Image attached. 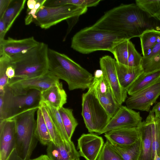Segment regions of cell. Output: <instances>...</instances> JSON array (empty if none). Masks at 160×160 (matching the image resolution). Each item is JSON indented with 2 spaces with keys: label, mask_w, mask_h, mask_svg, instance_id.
<instances>
[{
  "label": "cell",
  "mask_w": 160,
  "mask_h": 160,
  "mask_svg": "<svg viewBox=\"0 0 160 160\" xmlns=\"http://www.w3.org/2000/svg\"><path fill=\"white\" fill-rule=\"evenodd\" d=\"M87 10V7L72 4L53 7L43 5L37 12L33 22L46 29L64 20L79 17Z\"/></svg>",
  "instance_id": "7"
},
{
  "label": "cell",
  "mask_w": 160,
  "mask_h": 160,
  "mask_svg": "<svg viewBox=\"0 0 160 160\" xmlns=\"http://www.w3.org/2000/svg\"><path fill=\"white\" fill-rule=\"evenodd\" d=\"M82 115L86 127L90 133L99 134L111 118L96 97L92 84L82 95Z\"/></svg>",
  "instance_id": "6"
},
{
  "label": "cell",
  "mask_w": 160,
  "mask_h": 160,
  "mask_svg": "<svg viewBox=\"0 0 160 160\" xmlns=\"http://www.w3.org/2000/svg\"><path fill=\"white\" fill-rule=\"evenodd\" d=\"M29 160H51L48 156L47 155H42L39 157Z\"/></svg>",
  "instance_id": "43"
},
{
  "label": "cell",
  "mask_w": 160,
  "mask_h": 160,
  "mask_svg": "<svg viewBox=\"0 0 160 160\" xmlns=\"http://www.w3.org/2000/svg\"><path fill=\"white\" fill-rule=\"evenodd\" d=\"M160 96V79L130 96L125 101L126 106L131 109L149 112L151 107Z\"/></svg>",
  "instance_id": "9"
},
{
  "label": "cell",
  "mask_w": 160,
  "mask_h": 160,
  "mask_svg": "<svg viewBox=\"0 0 160 160\" xmlns=\"http://www.w3.org/2000/svg\"><path fill=\"white\" fill-rule=\"evenodd\" d=\"M139 112L121 105L104 129L99 134L119 128L139 127L142 122Z\"/></svg>",
  "instance_id": "11"
},
{
  "label": "cell",
  "mask_w": 160,
  "mask_h": 160,
  "mask_svg": "<svg viewBox=\"0 0 160 160\" xmlns=\"http://www.w3.org/2000/svg\"><path fill=\"white\" fill-rule=\"evenodd\" d=\"M116 60L109 55L101 58L99 64L102 74L107 80L114 98L120 105L125 102L127 96V91L121 86L117 75Z\"/></svg>",
  "instance_id": "10"
},
{
  "label": "cell",
  "mask_w": 160,
  "mask_h": 160,
  "mask_svg": "<svg viewBox=\"0 0 160 160\" xmlns=\"http://www.w3.org/2000/svg\"><path fill=\"white\" fill-rule=\"evenodd\" d=\"M41 92L31 89L24 94L15 95L8 86L0 94V121L10 118L29 109L39 106Z\"/></svg>",
  "instance_id": "5"
},
{
  "label": "cell",
  "mask_w": 160,
  "mask_h": 160,
  "mask_svg": "<svg viewBox=\"0 0 160 160\" xmlns=\"http://www.w3.org/2000/svg\"><path fill=\"white\" fill-rule=\"evenodd\" d=\"M95 95L101 105L111 118L121 105L118 102L112 91L103 95Z\"/></svg>",
  "instance_id": "30"
},
{
  "label": "cell",
  "mask_w": 160,
  "mask_h": 160,
  "mask_svg": "<svg viewBox=\"0 0 160 160\" xmlns=\"http://www.w3.org/2000/svg\"><path fill=\"white\" fill-rule=\"evenodd\" d=\"M62 122L69 138H71L78 123L73 113L72 109L62 107L58 109Z\"/></svg>",
  "instance_id": "27"
},
{
  "label": "cell",
  "mask_w": 160,
  "mask_h": 160,
  "mask_svg": "<svg viewBox=\"0 0 160 160\" xmlns=\"http://www.w3.org/2000/svg\"><path fill=\"white\" fill-rule=\"evenodd\" d=\"M110 143L123 160H139L141 149V137L135 143L130 145L124 146Z\"/></svg>",
  "instance_id": "22"
},
{
  "label": "cell",
  "mask_w": 160,
  "mask_h": 160,
  "mask_svg": "<svg viewBox=\"0 0 160 160\" xmlns=\"http://www.w3.org/2000/svg\"><path fill=\"white\" fill-rule=\"evenodd\" d=\"M11 0H0V19L3 17Z\"/></svg>",
  "instance_id": "38"
},
{
  "label": "cell",
  "mask_w": 160,
  "mask_h": 160,
  "mask_svg": "<svg viewBox=\"0 0 160 160\" xmlns=\"http://www.w3.org/2000/svg\"><path fill=\"white\" fill-rule=\"evenodd\" d=\"M67 96L62 82H59L41 92V101L58 109L67 102Z\"/></svg>",
  "instance_id": "17"
},
{
  "label": "cell",
  "mask_w": 160,
  "mask_h": 160,
  "mask_svg": "<svg viewBox=\"0 0 160 160\" xmlns=\"http://www.w3.org/2000/svg\"><path fill=\"white\" fill-rule=\"evenodd\" d=\"M46 1V0H37L34 8L32 10L27 11L26 15L25 18L26 25H28L33 22L37 12L40 7L44 5Z\"/></svg>",
  "instance_id": "37"
},
{
  "label": "cell",
  "mask_w": 160,
  "mask_h": 160,
  "mask_svg": "<svg viewBox=\"0 0 160 160\" xmlns=\"http://www.w3.org/2000/svg\"><path fill=\"white\" fill-rule=\"evenodd\" d=\"M149 119L152 132V155L153 160L156 151L160 156V118H156L151 110L148 116Z\"/></svg>",
  "instance_id": "28"
},
{
  "label": "cell",
  "mask_w": 160,
  "mask_h": 160,
  "mask_svg": "<svg viewBox=\"0 0 160 160\" xmlns=\"http://www.w3.org/2000/svg\"><path fill=\"white\" fill-rule=\"evenodd\" d=\"M47 109L50 117L62 140L66 144L72 142L66 132L58 109L48 103L40 101Z\"/></svg>",
  "instance_id": "24"
},
{
  "label": "cell",
  "mask_w": 160,
  "mask_h": 160,
  "mask_svg": "<svg viewBox=\"0 0 160 160\" xmlns=\"http://www.w3.org/2000/svg\"><path fill=\"white\" fill-rule=\"evenodd\" d=\"M153 160H160V156L158 154L156 151L155 152Z\"/></svg>",
  "instance_id": "44"
},
{
  "label": "cell",
  "mask_w": 160,
  "mask_h": 160,
  "mask_svg": "<svg viewBox=\"0 0 160 160\" xmlns=\"http://www.w3.org/2000/svg\"><path fill=\"white\" fill-rule=\"evenodd\" d=\"M141 66L144 72L160 69V41L146 55L142 56Z\"/></svg>",
  "instance_id": "21"
},
{
  "label": "cell",
  "mask_w": 160,
  "mask_h": 160,
  "mask_svg": "<svg viewBox=\"0 0 160 160\" xmlns=\"http://www.w3.org/2000/svg\"><path fill=\"white\" fill-rule=\"evenodd\" d=\"M48 59V70L65 81L69 90H84L92 85V75L65 54L49 48Z\"/></svg>",
  "instance_id": "1"
},
{
  "label": "cell",
  "mask_w": 160,
  "mask_h": 160,
  "mask_svg": "<svg viewBox=\"0 0 160 160\" xmlns=\"http://www.w3.org/2000/svg\"><path fill=\"white\" fill-rule=\"evenodd\" d=\"M11 62L10 57L5 54H0V94L4 92L5 88L8 84L9 80L6 72Z\"/></svg>",
  "instance_id": "34"
},
{
  "label": "cell",
  "mask_w": 160,
  "mask_h": 160,
  "mask_svg": "<svg viewBox=\"0 0 160 160\" xmlns=\"http://www.w3.org/2000/svg\"><path fill=\"white\" fill-rule=\"evenodd\" d=\"M39 106L29 109L11 118L16 125V149L23 160H29L38 141L35 134V114Z\"/></svg>",
  "instance_id": "4"
},
{
  "label": "cell",
  "mask_w": 160,
  "mask_h": 160,
  "mask_svg": "<svg viewBox=\"0 0 160 160\" xmlns=\"http://www.w3.org/2000/svg\"><path fill=\"white\" fill-rule=\"evenodd\" d=\"M128 66L134 67L142 66V56L138 52L134 44L130 40L128 42Z\"/></svg>",
  "instance_id": "36"
},
{
  "label": "cell",
  "mask_w": 160,
  "mask_h": 160,
  "mask_svg": "<svg viewBox=\"0 0 160 160\" xmlns=\"http://www.w3.org/2000/svg\"><path fill=\"white\" fill-rule=\"evenodd\" d=\"M104 143L102 138L95 134H83L78 140L77 149L86 160H97Z\"/></svg>",
  "instance_id": "13"
},
{
  "label": "cell",
  "mask_w": 160,
  "mask_h": 160,
  "mask_svg": "<svg viewBox=\"0 0 160 160\" xmlns=\"http://www.w3.org/2000/svg\"><path fill=\"white\" fill-rule=\"evenodd\" d=\"M48 49L47 44L40 42L31 49L11 57L15 72L13 79L34 78L47 73Z\"/></svg>",
  "instance_id": "3"
},
{
  "label": "cell",
  "mask_w": 160,
  "mask_h": 160,
  "mask_svg": "<svg viewBox=\"0 0 160 160\" xmlns=\"http://www.w3.org/2000/svg\"><path fill=\"white\" fill-rule=\"evenodd\" d=\"M37 0H28L27 2V9L29 11L33 9L36 4Z\"/></svg>",
  "instance_id": "42"
},
{
  "label": "cell",
  "mask_w": 160,
  "mask_h": 160,
  "mask_svg": "<svg viewBox=\"0 0 160 160\" xmlns=\"http://www.w3.org/2000/svg\"><path fill=\"white\" fill-rule=\"evenodd\" d=\"M101 0H49L48 2L49 7H53L67 4L88 7L97 6Z\"/></svg>",
  "instance_id": "32"
},
{
  "label": "cell",
  "mask_w": 160,
  "mask_h": 160,
  "mask_svg": "<svg viewBox=\"0 0 160 160\" xmlns=\"http://www.w3.org/2000/svg\"><path fill=\"white\" fill-rule=\"evenodd\" d=\"M6 28L5 24L2 19H0V42L3 41L4 39V37L7 33Z\"/></svg>",
  "instance_id": "40"
},
{
  "label": "cell",
  "mask_w": 160,
  "mask_h": 160,
  "mask_svg": "<svg viewBox=\"0 0 160 160\" xmlns=\"http://www.w3.org/2000/svg\"><path fill=\"white\" fill-rule=\"evenodd\" d=\"M130 40L124 39L118 43L110 52L113 55L116 61L128 66V42Z\"/></svg>",
  "instance_id": "31"
},
{
  "label": "cell",
  "mask_w": 160,
  "mask_h": 160,
  "mask_svg": "<svg viewBox=\"0 0 160 160\" xmlns=\"http://www.w3.org/2000/svg\"><path fill=\"white\" fill-rule=\"evenodd\" d=\"M35 134L38 140L43 145H48L52 142L49 132L39 107L37 111Z\"/></svg>",
  "instance_id": "25"
},
{
  "label": "cell",
  "mask_w": 160,
  "mask_h": 160,
  "mask_svg": "<svg viewBox=\"0 0 160 160\" xmlns=\"http://www.w3.org/2000/svg\"><path fill=\"white\" fill-rule=\"evenodd\" d=\"M160 79V69L143 72L127 90L130 96L133 95Z\"/></svg>",
  "instance_id": "20"
},
{
  "label": "cell",
  "mask_w": 160,
  "mask_h": 160,
  "mask_svg": "<svg viewBox=\"0 0 160 160\" xmlns=\"http://www.w3.org/2000/svg\"><path fill=\"white\" fill-rule=\"evenodd\" d=\"M26 0H11L2 18L7 32L24 8Z\"/></svg>",
  "instance_id": "23"
},
{
  "label": "cell",
  "mask_w": 160,
  "mask_h": 160,
  "mask_svg": "<svg viewBox=\"0 0 160 160\" xmlns=\"http://www.w3.org/2000/svg\"><path fill=\"white\" fill-rule=\"evenodd\" d=\"M115 65L120 84L124 89L127 90L143 72L142 66L131 67L120 64L116 61Z\"/></svg>",
  "instance_id": "18"
},
{
  "label": "cell",
  "mask_w": 160,
  "mask_h": 160,
  "mask_svg": "<svg viewBox=\"0 0 160 160\" xmlns=\"http://www.w3.org/2000/svg\"><path fill=\"white\" fill-rule=\"evenodd\" d=\"M6 73L9 79V82L15 78V70L12 64V61L7 68Z\"/></svg>",
  "instance_id": "39"
},
{
  "label": "cell",
  "mask_w": 160,
  "mask_h": 160,
  "mask_svg": "<svg viewBox=\"0 0 160 160\" xmlns=\"http://www.w3.org/2000/svg\"><path fill=\"white\" fill-rule=\"evenodd\" d=\"M141 144L138 160H153L152 132L150 121L148 116L141 125Z\"/></svg>",
  "instance_id": "19"
},
{
  "label": "cell",
  "mask_w": 160,
  "mask_h": 160,
  "mask_svg": "<svg viewBox=\"0 0 160 160\" xmlns=\"http://www.w3.org/2000/svg\"><path fill=\"white\" fill-rule=\"evenodd\" d=\"M80 160V159H78V160Z\"/></svg>",
  "instance_id": "45"
},
{
  "label": "cell",
  "mask_w": 160,
  "mask_h": 160,
  "mask_svg": "<svg viewBox=\"0 0 160 160\" xmlns=\"http://www.w3.org/2000/svg\"><path fill=\"white\" fill-rule=\"evenodd\" d=\"M143 56L148 53L160 41V31L155 30L147 31L139 37Z\"/></svg>",
  "instance_id": "26"
},
{
  "label": "cell",
  "mask_w": 160,
  "mask_h": 160,
  "mask_svg": "<svg viewBox=\"0 0 160 160\" xmlns=\"http://www.w3.org/2000/svg\"><path fill=\"white\" fill-rule=\"evenodd\" d=\"M16 148V125L12 118L0 121V160H6Z\"/></svg>",
  "instance_id": "12"
},
{
  "label": "cell",
  "mask_w": 160,
  "mask_h": 160,
  "mask_svg": "<svg viewBox=\"0 0 160 160\" xmlns=\"http://www.w3.org/2000/svg\"><path fill=\"white\" fill-rule=\"evenodd\" d=\"M135 3L153 16L160 18V0H136Z\"/></svg>",
  "instance_id": "33"
},
{
  "label": "cell",
  "mask_w": 160,
  "mask_h": 160,
  "mask_svg": "<svg viewBox=\"0 0 160 160\" xmlns=\"http://www.w3.org/2000/svg\"><path fill=\"white\" fill-rule=\"evenodd\" d=\"M151 111L154 113L156 117L160 118V101L154 105Z\"/></svg>",
  "instance_id": "41"
},
{
  "label": "cell",
  "mask_w": 160,
  "mask_h": 160,
  "mask_svg": "<svg viewBox=\"0 0 160 160\" xmlns=\"http://www.w3.org/2000/svg\"><path fill=\"white\" fill-rule=\"evenodd\" d=\"M97 160H123L120 155L113 149L110 142L107 140Z\"/></svg>",
  "instance_id": "35"
},
{
  "label": "cell",
  "mask_w": 160,
  "mask_h": 160,
  "mask_svg": "<svg viewBox=\"0 0 160 160\" xmlns=\"http://www.w3.org/2000/svg\"><path fill=\"white\" fill-rule=\"evenodd\" d=\"M59 79L49 71L45 74L25 79H13L7 85L15 95L25 94L31 89L41 92L60 82Z\"/></svg>",
  "instance_id": "8"
},
{
  "label": "cell",
  "mask_w": 160,
  "mask_h": 160,
  "mask_svg": "<svg viewBox=\"0 0 160 160\" xmlns=\"http://www.w3.org/2000/svg\"><path fill=\"white\" fill-rule=\"evenodd\" d=\"M47 155L51 160H76L79 159L78 152L72 142L70 144L64 143L56 146L52 142L48 145Z\"/></svg>",
  "instance_id": "16"
},
{
  "label": "cell",
  "mask_w": 160,
  "mask_h": 160,
  "mask_svg": "<svg viewBox=\"0 0 160 160\" xmlns=\"http://www.w3.org/2000/svg\"><path fill=\"white\" fill-rule=\"evenodd\" d=\"M125 39L122 34L101 29L92 25L77 32L72 38L71 47L83 54L98 51L110 52L115 46Z\"/></svg>",
  "instance_id": "2"
},
{
  "label": "cell",
  "mask_w": 160,
  "mask_h": 160,
  "mask_svg": "<svg viewBox=\"0 0 160 160\" xmlns=\"http://www.w3.org/2000/svg\"><path fill=\"white\" fill-rule=\"evenodd\" d=\"M39 42L33 37L21 39L9 37L0 42V54H5L11 58L31 49Z\"/></svg>",
  "instance_id": "15"
},
{
  "label": "cell",
  "mask_w": 160,
  "mask_h": 160,
  "mask_svg": "<svg viewBox=\"0 0 160 160\" xmlns=\"http://www.w3.org/2000/svg\"><path fill=\"white\" fill-rule=\"evenodd\" d=\"M39 108L41 110L45 123L49 132L52 142L57 146H60L65 143L60 136L47 109L41 102L40 103Z\"/></svg>",
  "instance_id": "29"
},
{
  "label": "cell",
  "mask_w": 160,
  "mask_h": 160,
  "mask_svg": "<svg viewBox=\"0 0 160 160\" xmlns=\"http://www.w3.org/2000/svg\"><path fill=\"white\" fill-rule=\"evenodd\" d=\"M104 134L107 140L110 143L124 146L134 144L141 136L140 126L137 127L114 129Z\"/></svg>",
  "instance_id": "14"
}]
</instances>
